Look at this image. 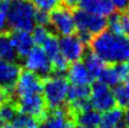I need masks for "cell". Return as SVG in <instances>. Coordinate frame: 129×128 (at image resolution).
I'll return each mask as SVG.
<instances>
[{"label":"cell","mask_w":129,"mask_h":128,"mask_svg":"<svg viewBox=\"0 0 129 128\" xmlns=\"http://www.w3.org/2000/svg\"><path fill=\"white\" fill-rule=\"evenodd\" d=\"M90 104L91 107L98 112H106L116 106L113 91L100 80L94 81L91 86Z\"/></svg>","instance_id":"5"},{"label":"cell","mask_w":129,"mask_h":128,"mask_svg":"<svg viewBox=\"0 0 129 128\" xmlns=\"http://www.w3.org/2000/svg\"><path fill=\"white\" fill-rule=\"evenodd\" d=\"M64 7L66 8H75V7H78V3H79L80 0H60Z\"/></svg>","instance_id":"32"},{"label":"cell","mask_w":129,"mask_h":128,"mask_svg":"<svg viewBox=\"0 0 129 128\" xmlns=\"http://www.w3.org/2000/svg\"><path fill=\"white\" fill-rule=\"evenodd\" d=\"M15 104L18 112L28 114V115L36 118L39 122L43 120L48 111L42 93L30 94L21 96V97H17V102Z\"/></svg>","instance_id":"8"},{"label":"cell","mask_w":129,"mask_h":128,"mask_svg":"<svg viewBox=\"0 0 129 128\" xmlns=\"http://www.w3.org/2000/svg\"><path fill=\"white\" fill-rule=\"evenodd\" d=\"M10 124L13 126V128H38L39 121L28 114L18 112Z\"/></svg>","instance_id":"25"},{"label":"cell","mask_w":129,"mask_h":128,"mask_svg":"<svg viewBox=\"0 0 129 128\" xmlns=\"http://www.w3.org/2000/svg\"><path fill=\"white\" fill-rule=\"evenodd\" d=\"M74 127H76V128H92V127H80V126H74Z\"/></svg>","instance_id":"38"},{"label":"cell","mask_w":129,"mask_h":128,"mask_svg":"<svg viewBox=\"0 0 129 128\" xmlns=\"http://www.w3.org/2000/svg\"><path fill=\"white\" fill-rule=\"evenodd\" d=\"M100 116L101 115L98 111L91 108L85 111H81L74 114V115H72V118L74 122V126L98 128L100 123Z\"/></svg>","instance_id":"17"},{"label":"cell","mask_w":129,"mask_h":128,"mask_svg":"<svg viewBox=\"0 0 129 128\" xmlns=\"http://www.w3.org/2000/svg\"><path fill=\"white\" fill-rule=\"evenodd\" d=\"M11 39L17 57L20 59H24L30 52V50L35 46L30 32L14 31V33L11 35Z\"/></svg>","instance_id":"15"},{"label":"cell","mask_w":129,"mask_h":128,"mask_svg":"<svg viewBox=\"0 0 129 128\" xmlns=\"http://www.w3.org/2000/svg\"><path fill=\"white\" fill-rule=\"evenodd\" d=\"M41 47L43 48L45 53L47 54V57L49 58L50 62H51L52 60H54L58 56L61 54V52H60V48H59V39L52 33L48 36L47 40L42 44Z\"/></svg>","instance_id":"24"},{"label":"cell","mask_w":129,"mask_h":128,"mask_svg":"<svg viewBox=\"0 0 129 128\" xmlns=\"http://www.w3.org/2000/svg\"><path fill=\"white\" fill-rule=\"evenodd\" d=\"M89 45L92 51L109 65L123 63L129 57V39L109 30L93 36Z\"/></svg>","instance_id":"1"},{"label":"cell","mask_w":129,"mask_h":128,"mask_svg":"<svg viewBox=\"0 0 129 128\" xmlns=\"http://www.w3.org/2000/svg\"><path fill=\"white\" fill-rule=\"evenodd\" d=\"M78 7L87 13L105 17H108L115 11L110 0H80Z\"/></svg>","instance_id":"14"},{"label":"cell","mask_w":129,"mask_h":128,"mask_svg":"<svg viewBox=\"0 0 129 128\" xmlns=\"http://www.w3.org/2000/svg\"><path fill=\"white\" fill-rule=\"evenodd\" d=\"M1 89H2V88H1V86H0V90H1Z\"/></svg>","instance_id":"40"},{"label":"cell","mask_w":129,"mask_h":128,"mask_svg":"<svg viewBox=\"0 0 129 128\" xmlns=\"http://www.w3.org/2000/svg\"><path fill=\"white\" fill-rule=\"evenodd\" d=\"M126 65H127L128 70H129V57H128V59H127V63H126Z\"/></svg>","instance_id":"36"},{"label":"cell","mask_w":129,"mask_h":128,"mask_svg":"<svg viewBox=\"0 0 129 128\" xmlns=\"http://www.w3.org/2000/svg\"><path fill=\"white\" fill-rule=\"evenodd\" d=\"M38 128H74V122L67 108L64 106L48 110L45 117L39 122Z\"/></svg>","instance_id":"11"},{"label":"cell","mask_w":129,"mask_h":128,"mask_svg":"<svg viewBox=\"0 0 129 128\" xmlns=\"http://www.w3.org/2000/svg\"><path fill=\"white\" fill-rule=\"evenodd\" d=\"M36 9L29 0H12L7 12L8 28L13 31L30 32L35 26Z\"/></svg>","instance_id":"2"},{"label":"cell","mask_w":129,"mask_h":128,"mask_svg":"<svg viewBox=\"0 0 129 128\" xmlns=\"http://www.w3.org/2000/svg\"><path fill=\"white\" fill-rule=\"evenodd\" d=\"M1 128H13V126H12L11 124H7V125L1 126Z\"/></svg>","instance_id":"34"},{"label":"cell","mask_w":129,"mask_h":128,"mask_svg":"<svg viewBox=\"0 0 129 128\" xmlns=\"http://www.w3.org/2000/svg\"><path fill=\"white\" fill-rule=\"evenodd\" d=\"M0 1H4V2H8V3H10L12 0H0Z\"/></svg>","instance_id":"37"},{"label":"cell","mask_w":129,"mask_h":128,"mask_svg":"<svg viewBox=\"0 0 129 128\" xmlns=\"http://www.w3.org/2000/svg\"><path fill=\"white\" fill-rule=\"evenodd\" d=\"M67 80L71 84L76 85H89L93 78L89 74V72L83 65V63L80 61L73 62L71 66H68L67 70Z\"/></svg>","instance_id":"16"},{"label":"cell","mask_w":129,"mask_h":128,"mask_svg":"<svg viewBox=\"0 0 129 128\" xmlns=\"http://www.w3.org/2000/svg\"><path fill=\"white\" fill-rule=\"evenodd\" d=\"M91 94V88L90 85H76L71 84L68 86L67 91V103H74V102H79V100H85L90 99Z\"/></svg>","instance_id":"22"},{"label":"cell","mask_w":129,"mask_h":128,"mask_svg":"<svg viewBox=\"0 0 129 128\" xmlns=\"http://www.w3.org/2000/svg\"><path fill=\"white\" fill-rule=\"evenodd\" d=\"M31 31H32L31 36L33 39L34 45H36V46H42V44L51 34V31L48 29V27H45V26L35 25Z\"/></svg>","instance_id":"26"},{"label":"cell","mask_w":129,"mask_h":128,"mask_svg":"<svg viewBox=\"0 0 129 128\" xmlns=\"http://www.w3.org/2000/svg\"><path fill=\"white\" fill-rule=\"evenodd\" d=\"M17 54L15 52L14 46L12 43L11 35L8 32L0 33V59L6 61H14L16 62Z\"/></svg>","instance_id":"20"},{"label":"cell","mask_w":129,"mask_h":128,"mask_svg":"<svg viewBox=\"0 0 129 128\" xmlns=\"http://www.w3.org/2000/svg\"><path fill=\"white\" fill-rule=\"evenodd\" d=\"M34 21H35V25L48 27L49 26V12L36 9L35 15H34Z\"/></svg>","instance_id":"29"},{"label":"cell","mask_w":129,"mask_h":128,"mask_svg":"<svg viewBox=\"0 0 129 128\" xmlns=\"http://www.w3.org/2000/svg\"><path fill=\"white\" fill-rule=\"evenodd\" d=\"M129 76V70L126 63H116L106 66L101 72L98 80L105 82L110 88H114L115 85L119 84Z\"/></svg>","instance_id":"12"},{"label":"cell","mask_w":129,"mask_h":128,"mask_svg":"<svg viewBox=\"0 0 129 128\" xmlns=\"http://www.w3.org/2000/svg\"><path fill=\"white\" fill-rule=\"evenodd\" d=\"M125 11H126V16L129 18V6L126 8V10H125Z\"/></svg>","instance_id":"35"},{"label":"cell","mask_w":129,"mask_h":128,"mask_svg":"<svg viewBox=\"0 0 129 128\" xmlns=\"http://www.w3.org/2000/svg\"><path fill=\"white\" fill-rule=\"evenodd\" d=\"M43 80L40 76L28 70L20 71V74L13 86L12 92H14L16 97H21L25 95L42 93Z\"/></svg>","instance_id":"9"},{"label":"cell","mask_w":129,"mask_h":128,"mask_svg":"<svg viewBox=\"0 0 129 128\" xmlns=\"http://www.w3.org/2000/svg\"><path fill=\"white\" fill-rule=\"evenodd\" d=\"M70 82L64 76H49L43 80V97L48 110L61 108L66 105Z\"/></svg>","instance_id":"3"},{"label":"cell","mask_w":129,"mask_h":128,"mask_svg":"<svg viewBox=\"0 0 129 128\" xmlns=\"http://www.w3.org/2000/svg\"><path fill=\"white\" fill-rule=\"evenodd\" d=\"M18 110L16 104L12 100H7L0 105V126L10 124L17 115Z\"/></svg>","instance_id":"23"},{"label":"cell","mask_w":129,"mask_h":128,"mask_svg":"<svg viewBox=\"0 0 129 128\" xmlns=\"http://www.w3.org/2000/svg\"><path fill=\"white\" fill-rule=\"evenodd\" d=\"M116 128H129V127H124V126L121 127V126H118V127H116Z\"/></svg>","instance_id":"39"},{"label":"cell","mask_w":129,"mask_h":128,"mask_svg":"<svg viewBox=\"0 0 129 128\" xmlns=\"http://www.w3.org/2000/svg\"><path fill=\"white\" fill-rule=\"evenodd\" d=\"M73 17L78 32L95 36L107 29V17L105 16L91 14L78 8L73 12Z\"/></svg>","instance_id":"4"},{"label":"cell","mask_w":129,"mask_h":128,"mask_svg":"<svg viewBox=\"0 0 129 128\" xmlns=\"http://www.w3.org/2000/svg\"><path fill=\"white\" fill-rule=\"evenodd\" d=\"M110 2L113 6L114 10L118 12L125 11L126 8L129 6V0H110Z\"/></svg>","instance_id":"30"},{"label":"cell","mask_w":129,"mask_h":128,"mask_svg":"<svg viewBox=\"0 0 129 128\" xmlns=\"http://www.w3.org/2000/svg\"><path fill=\"white\" fill-rule=\"evenodd\" d=\"M83 65L89 72V74L93 79H98L101 72L106 67V63L98 58L92 50H84V53L82 56Z\"/></svg>","instance_id":"18"},{"label":"cell","mask_w":129,"mask_h":128,"mask_svg":"<svg viewBox=\"0 0 129 128\" xmlns=\"http://www.w3.org/2000/svg\"><path fill=\"white\" fill-rule=\"evenodd\" d=\"M20 71V66L17 62L0 59V86L12 92Z\"/></svg>","instance_id":"13"},{"label":"cell","mask_w":129,"mask_h":128,"mask_svg":"<svg viewBox=\"0 0 129 128\" xmlns=\"http://www.w3.org/2000/svg\"><path fill=\"white\" fill-rule=\"evenodd\" d=\"M31 2L38 10L50 12L59 6L60 0H32Z\"/></svg>","instance_id":"27"},{"label":"cell","mask_w":129,"mask_h":128,"mask_svg":"<svg viewBox=\"0 0 129 128\" xmlns=\"http://www.w3.org/2000/svg\"><path fill=\"white\" fill-rule=\"evenodd\" d=\"M124 121V109L115 106L110 110L104 112L100 116V123L98 128H116L122 125Z\"/></svg>","instance_id":"19"},{"label":"cell","mask_w":129,"mask_h":128,"mask_svg":"<svg viewBox=\"0 0 129 128\" xmlns=\"http://www.w3.org/2000/svg\"><path fill=\"white\" fill-rule=\"evenodd\" d=\"M122 34L129 39V18L126 15H122Z\"/></svg>","instance_id":"31"},{"label":"cell","mask_w":129,"mask_h":128,"mask_svg":"<svg viewBox=\"0 0 129 128\" xmlns=\"http://www.w3.org/2000/svg\"><path fill=\"white\" fill-rule=\"evenodd\" d=\"M113 95L118 107L125 108L129 106V76L123 82L114 86Z\"/></svg>","instance_id":"21"},{"label":"cell","mask_w":129,"mask_h":128,"mask_svg":"<svg viewBox=\"0 0 129 128\" xmlns=\"http://www.w3.org/2000/svg\"><path fill=\"white\" fill-rule=\"evenodd\" d=\"M8 8H9L8 2L0 1V33L6 32L8 30V22H7Z\"/></svg>","instance_id":"28"},{"label":"cell","mask_w":129,"mask_h":128,"mask_svg":"<svg viewBox=\"0 0 129 128\" xmlns=\"http://www.w3.org/2000/svg\"><path fill=\"white\" fill-rule=\"evenodd\" d=\"M49 26L56 34L65 36L74 34L76 28L74 22L73 12L70 8L58 6L49 13Z\"/></svg>","instance_id":"7"},{"label":"cell","mask_w":129,"mask_h":128,"mask_svg":"<svg viewBox=\"0 0 129 128\" xmlns=\"http://www.w3.org/2000/svg\"><path fill=\"white\" fill-rule=\"evenodd\" d=\"M24 66L26 70L34 73L42 79L52 75L51 62L41 46H35L24 58Z\"/></svg>","instance_id":"6"},{"label":"cell","mask_w":129,"mask_h":128,"mask_svg":"<svg viewBox=\"0 0 129 128\" xmlns=\"http://www.w3.org/2000/svg\"><path fill=\"white\" fill-rule=\"evenodd\" d=\"M124 120H125L126 124L129 126V106H127L126 112H124Z\"/></svg>","instance_id":"33"},{"label":"cell","mask_w":129,"mask_h":128,"mask_svg":"<svg viewBox=\"0 0 129 128\" xmlns=\"http://www.w3.org/2000/svg\"><path fill=\"white\" fill-rule=\"evenodd\" d=\"M59 48L61 54L71 63L81 60L85 50V45L81 42L77 34H71L59 39Z\"/></svg>","instance_id":"10"}]
</instances>
